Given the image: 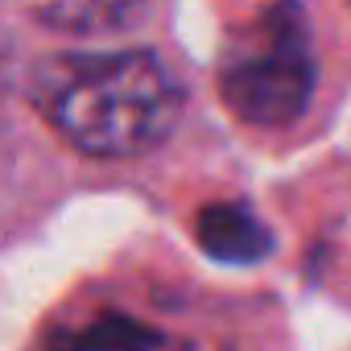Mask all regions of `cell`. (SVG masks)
<instances>
[{"instance_id": "2", "label": "cell", "mask_w": 351, "mask_h": 351, "mask_svg": "<svg viewBox=\"0 0 351 351\" xmlns=\"http://www.w3.org/2000/svg\"><path fill=\"white\" fill-rule=\"evenodd\" d=\"M318 83L310 25L298 0L277 5L240 34L236 50L219 66V95L228 112L252 128H285L293 124Z\"/></svg>"}, {"instance_id": "4", "label": "cell", "mask_w": 351, "mask_h": 351, "mask_svg": "<svg viewBox=\"0 0 351 351\" xmlns=\"http://www.w3.org/2000/svg\"><path fill=\"white\" fill-rule=\"evenodd\" d=\"M161 335L128 314H104L54 339V351H157Z\"/></svg>"}, {"instance_id": "5", "label": "cell", "mask_w": 351, "mask_h": 351, "mask_svg": "<svg viewBox=\"0 0 351 351\" xmlns=\"http://www.w3.org/2000/svg\"><path fill=\"white\" fill-rule=\"evenodd\" d=\"M0 54H5V46H0Z\"/></svg>"}, {"instance_id": "3", "label": "cell", "mask_w": 351, "mask_h": 351, "mask_svg": "<svg viewBox=\"0 0 351 351\" xmlns=\"http://www.w3.org/2000/svg\"><path fill=\"white\" fill-rule=\"evenodd\" d=\"M195 240L211 261L236 265V269L261 265L265 256H273V232L244 203H207L195 219Z\"/></svg>"}, {"instance_id": "1", "label": "cell", "mask_w": 351, "mask_h": 351, "mask_svg": "<svg viewBox=\"0 0 351 351\" xmlns=\"http://www.w3.org/2000/svg\"><path fill=\"white\" fill-rule=\"evenodd\" d=\"M29 104L83 157L153 153L182 120V83L153 50L50 54L29 71Z\"/></svg>"}]
</instances>
